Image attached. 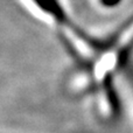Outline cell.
I'll return each instance as SVG.
<instances>
[{"instance_id": "1", "label": "cell", "mask_w": 133, "mask_h": 133, "mask_svg": "<svg viewBox=\"0 0 133 133\" xmlns=\"http://www.w3.org/2000/svg\"><path fill=\"white\" fill-rule=\"evenodd\" d=\"M120 1H122V0H98V2L102 5V6L103 7H109V8L119 5Z\"/></svg>"}]
</instances>
